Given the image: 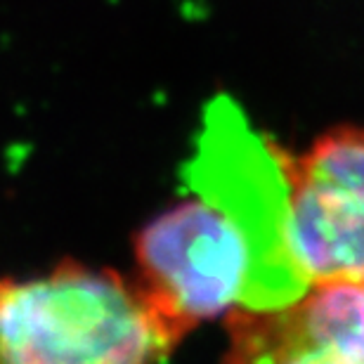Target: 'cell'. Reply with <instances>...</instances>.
Masks as SVG:
<instances>
[{"mask_svg":"<svg viewBox=\"0 0 364 364\" xmlns=\"http://www.w3.org/2000/svg\"><path fill=\"white\" fill-rule=\"evenodd\" d=\"M180 343L133 277L112 267L64 260L0 277V364H156Z\"/></svg>","mask_w":364,"mask_h":364,"instance_id":"cell-1","label":"cell"},{"mask_svg":"<svg viewBox=\"0 0 364 364\" xmlns=\"http://www.w3.org/2000/svg\"><path fill=\"white\" fill-rule=\"evenodd\" d=\"M251 232L218 199L189 196L133 239V282L159 317L185 338L208 319L249 305L256 272Z\"/></svg>","mask_w":364,"mask_h":364,"instance_id":"cell-2","label":"cell"},{"mask_svg":"<svg viewBox=\"0 0 364 364\" xmlns=\"http://www.w3.org/2000/svg\"><path fill=\"white\" fill-rule=\"evenodd\" d=\"M277 166L279 246L291 277L303 289L364 279V126H333L301 154H279Z\"/></svg>","mask_w":364,"mask_h":364,"instance_id":"cell-3","label":"cell"},{"mask_svg":"<svg viewBox=\"0 0 364 364\" xmlns=\"http://www.w3.org/2000/svg\"><path fill=\"white\" fill-rule=\"evenodd\" d=\"M220 364H364V279L305 287L225 315Z\"/></svg>","mask_w":364,"mask_h":364,"instance_id":"cell-4","label":"cell"}]
</instances>
